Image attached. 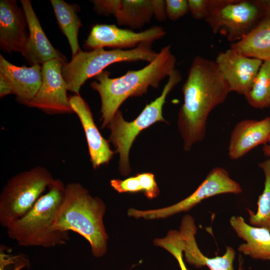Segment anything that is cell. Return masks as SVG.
Returning <instances> with one entry per match:
<instances>
[{"label":"cell","instance_id":"cb8c5ba5","mask_svg":"<svg viewBox=\"0 0 270 270\" xmlns=\"http://www.w3.org/2000/svg\"><path fill=\"white\" fill-rule=\"evenodd\" d=\"M265 180L262 192L258 196L256 212L248 209L250 224L254 226L264 227L270 230V158L259 163Z\"/></svg>","mask_w":270,"mask_h":270},{"label":"cell","instance_id":"83f0119b","mask_svg":"<svg viewBox=\"0 0 270 270\" xmlns=\"http://www.w3.org/2000/svg\"><path fill=\"white\" fill-rule=\"evenodd\" d=\"M189 12L196 20H206L213 9L216 0H188Z\"/></svg>","mask_w":270,"mask_h":270},{"label":"cell","instance_id":"836d02e7","mask_svg":"<svg viewBox=\"0 0 270 270\" xmlns=\"http://www.w3.org/2000/svg\"><path fill=\"white\" fill-rule=\"evenodd\" d=\"M262 152L264 156L270 158V144H267L264 145Z\"/></svg>","mask_w":270,"mask_h":270},{"label":"cell","instance_id":"2e32d148","mask_svg":"<svg viewBox=\"0 0 270 270\" xmlns=\"http://www.w3.org/2000/svg\"><path fill=\"white\" fill-rule=\"evenodd\" d=\"M270 140V117L261 120H244L232 130L228 147V155L232 160H238L260 144Z\"/></svg>","mask_w":270,"mask_h":270},{"label":"cell","instance_id":"3957f363","mask_svg":"<svg viewBox=\"0 0 270 270\" xmlns=\"http://www.w3.org/2000/svg\"><path fill=\"white\" fill-rule=\"evenodd\" d=\"M106 210L102 199L90 195L81 184L70 182L66 186L64 197L52 228L78 234L89 242L93 255L100 257L107 250L108 236L103 221Z\"/></svg>","mask_w":270,"mask_h":270},{"label":"cell","instance_id":"f1b7e54d","mask_svg":"<svg viewBox=\"0 0 270 270\" xmlns=\"http://www.w3.org/2000/svg\"><path fill=\"white\" fill-rule=\"evenodd\" d=\"M165 2L167 17L172 21L184 16L189 12L186 0H166Z\"/></svg>","mask_w":270,"mask_h":270},{"label":"cell","instance_id":"8992f818","mask_svg":"<svg viewBox=\"0 0 270 270\" xmlns=\"http://www.w3.org/2000/svg\"><path fill=\"white\" fill-rule=\"evenodd\" d=\"M182 78L179 70L175 68L168 76L160 95L146 104L136 118L127 122L118 110L106 126L110 132L108 142L112 144L120 155L119 170L122 175H128L131 171L129 152L138 134L156 122H166L162 116L163 106L168 94L180 82Z\"/></svg>","mask_w":270,"mask_h":270},{"label":"cell","instance_id":"4fadbf2b","mask_svg":"<svg viewBox=\"0 0 270 270\" xmlns=\"http://www.w3.org/2000/svg\"><path fill=\"white\" fill-rule=\"evenodd\" d=\"M28 22V36L21 52L22 56L32 66L43 64L52 60L62 64L66 58L54 48L46 36L29 0H21Z\"/></svg>","mask_w":270,"mask_h":270},{"label":"cell","instance_id":"8fae6325","mask_svg":"<svg viewBox=\"0 0 270 270\" xmlns=\"http://www.w3.org/2000/svg\"><path fill=\"white\" fill-rule=\"evenodd\" d=\"M165 34L164 28L158 26L136 32L119 28L114 24H97L92 28L85 46L92 50L104 47L116 49L134 48L142 42H153Z\"/></svg>","mask_w":270,"mask_h":270},{"label":"cell","instance_id":"5bb4252c","mask_svg":"<svg viewBox=\"0 0 270 270\" xmlns=\"http://www.w3.org/2000/svg\"><path fill=\"white\" fill-rule=\"evenodd\" d=\"M69 100L73 112L78 117L84 129L93 168H96L108 163L114 152L110 148L109 142L100 133L88 105L80 94L72 96Z\"/></svg>","mask_w":270,"mask_h":270},{"label":"cell","instance_id":"7a4b0ae2","mask_svg":"<svg viewBox=\"0 0 270 270\" xmlns=\"http://www.w3.org/2000/svg\"><path fill=\"white\" fill-rule=\"evenodd\" d=\"M176 62L168 45L162 48L153 61L140 70H128L116 78H110V72L108 71L96 76V80L90 86L100 98L102 128L108 126L120 106L129 97L142 96L150 86L158 88L160 82L175 69Z\"/></svg>","mask_w":270,"mask_h":270},{"label":"cell","instance_id":"4dcf8cb0","mask_svg":"<svg viewBox=\"0 0 270 270\" xmlns=\"http://www.w3.org/2000/svg\"><path fill=\"white\" fill-rule=\"evenodd\" d=\"M153 14L159 21L164 20L166 17V2L162 0H150Z\"/></svg>","mask_w":270,"mask_h":270},{"label":"cell","instance_id":"e0dca14e","mask_svg":"<svg viewBox=\"0 0 270 270\" xmlns=\"http://www.w3.org/2000/svg\"><path fill=\"white\" fill-rule=\"evenodd\" d=\"M179 232L184 242V252L188 263L197 268L207 266L210 270H234L233 262L236 253L232 247L227 246L222 256L212 258L205 256L200 250L195 238L196 227L191 216L187 214L183 218Z\"/></svg>","mask_w":270,"mask_h":270},{"label":"cell","instance_id":"e575fe53","mask_svg":"<svg viewBox=\"0 0 270 270\" xmlns=\"http://www.w3.org/2000/svg\"><path fill=\"white\" fill-rule=\"evenodd\" d=\"M242 262L240 258H239V264H238V270H242Z\"/></svg>","mask_w":270,"mask_h":270},{"label":"cell","instance_id":"6da1fadb","mask_svg":"<svg viewBox=\"0 0 270 270\" xmlns=\"http://www.w3.org/2000/svg\"><path fill=\"white\" fill-rule=\"evenodd\" d=\"M182 90L178 126L184 148L188 151L204 140L210 114L224 102L230 90L215 61L200 56L194 58Z\"/></svg>","mask_w":270,"mask_h":270},{"label":"cell","instance_id":"30bf717a","mask_svg":"<svg viewBox=\"0 0 270 270\" xmlns=\"http://www.w3.org/2000/svg\"><path fill=\"white\" fill-rule=\"evenodd\" d=\"M62 65L58 60L44 64L42 66V83L36 94L30 100L18 102L49 114L73 112L67 96L66 85L62 74Z\"/></svg>","mask_w":270,"mask_h":270},{"label":"cell","instance_id":"5b68a950","mask_svg":"<svg viewBox=\"0 0 270 270\" xmlns=\"http://www.w3.org/2000/svg\"><path fill=\"white\" fill-rule=\"evenodd\" d=\"M152 42H145L130 50L114 49L106 50L104 48L90 52L82 50L70 62L62 64V74L68 90L80 94V90L88 79L95 77L110 65L116 62L153 61L158 53L152 48Z\"/></svg>","mask_w":270,"mask_h":270},{"label":"cell","instance_id":"d6a6232c","mask_svg":"<svg viewBox=\"0 0 270 270\" xmlns=\"http://www.w3.org/2000/svg\"><path fill=\"white\" fill-rule=\"evenodd\" d=\"M265 2V16L270 20V0H264Z\"/></svg>","mask_w":270,"mask_h":270},{"label":"cell","instance_id":"ffe728a7","mask_svg":"<svg viewBox=\"0 0 270 270\" xmlns=\"http://www.w3.org/2000/svg\"><path fill=\"white\" fill-rule=\"evenodd\" d=\"M240 54L262 62H270V20L266 16L244 38L232 43Z\"/></svg>","mask_w":270,"mask_h":270},{"label":"cell","instance_id":"9a60e30c","mask_svg":"<svg viewBox=\"0 0 270 270\" xmlns=\"http://www.w3.org/2000/svg\"><path fill=\"white\" fill-rule=\"evenodd\" d=\"M23 8L15 0H0V48L5 52H21L28 34Z\"/></svg>","mask_w":270,"mask_h":270},{"label":"cell","instance_id":"44dd1931","mask_svg":"<svg viewBox=\"0 0 270 270\" xmlns=\"http://www.w3.org/2000/svg\"><path fill=\"white\" fill-rule=\"evenodd\" d=\"M50 3L58 26L68 41L74 56L81 50L78 36L82 24L77 14L78 6L62 0H50Z\"/></svg>","mask_w":270,"mask_h":270},{"label":"cell","instance_id":"f546056e","mask_svg":"<svg viewBox=\"0 0 270 270\" xmlns=\"http://www.w3.org/2000/svg\"><path fill=\"white\" fill-rule=\"evenodd\" d=\"M120 0H94V10L98 14L105 16L114 14Z\"/></svg>","mask_w":270,"mask_h":270},{"label":"cell","instance_id":"ba28073f","mask_svg":"<svg viewBox=\"0 0 270 270\" xmlns=\"http://www.w3.org/2000/svg\"><path fill=\"white\" fill-rule=\"evenodd\" d=\"M265 14L264 0H216L205 20L214 34L234 43L248 34Z\"/></svg>","mask_w":270,"mask_h":270},{"label":"cell","instance_id":"d4e9b609","mask_svg":"<svg viewBox=\"0 0 270 270\" xmlns=\"http://www.w3.org/2000/svg\"><path fill=\"white\" fill-rule=\"evenodd\" d=\"M252 107L262 109L270 106V62H264L252 87L244 96Z\"/></svg>","mask_w":270,"mask_h":270},{"label":"cell","instance_id":"484cf974","mask_svg":"<svg viewBox=\"0 0 270 270\" xmlns=\"http://www.w3.org/2000/svg\"><path fill=\"white\" fill-rule=\"evenodd\" d=\"M154 244L170 252L176 259L180 270H188L183 260L184 242L179 231L170 230L164 238L155 239Z\"/></svg>","mask_w":270,"mask_h":270},{"label":"cell","instance_id":"603a6c76","mask_svg":"<svg viewBox=\"0 0 270 270\" xmlns=\"http://www.w3.org/2000/svg\"><path fill=\"white\" fill-rule=\"evenodd\" d=\"M110 183L119 193L143 192L148 199L156 197L160 193L154 176L151 172L138 174L124 180L113 179Z\"/></svg>","mask_w":270,"mask_h":270},{"label":"cell","instance_id":"9c48e42d","mask_svg":"<svg viewBox=\"0 0 270 270\" xmlns=\"http://www.w3.org/2000/svg\"><path fill=\"white\" fill-rule=\"evenodd\" d=\"M242 192L241 186L230 177L226 170L215 167L194 192L178 202L168 207L146 210L130 208L128 214L136 218H164L188 211L207 198L224 194H238Z\"/></svg>","mask_w":270,"mask_h":270},{"label":"cell","instance_id":"7402d4cb","mask_svg":"<svg viewBox=\"0 0 270 270\" xmlns=\"http://www.w3.org/2000/svg\"><path fill=\"white\" fill-rule=\"evenodd\" d=\"M153 16L150 0H120L114 14L118 25L134 29L150 22Z\"/></svg>","mask_w":270,"mask_h":270},{"label":"cell","instance_id":"7c38bea8","mask_svg":"<svg viewBox=\"0 0 270 270\" xmlns=\"http://www.w3.org/2000/svg\"><path fill=\"white\" fill-rule=\"evenodd\" d=\"M230 92L246 96L251 89L263 62L230 48L220 52L214 60Z\"/></svg>","mask_w":270,"mask_h":270},{"label":"cell","instance_id":"4316f807","mask_svg":"<svg viewBox=\"0 0 270 270\" xmlns=\"http://www.w3.org/2000/svg\"><path fill=\"white\" fill-rule=\"evenodd\" d=\"M5 248L4 245L0 248V270H20L26 266L28 260L24 255L8 254Z\"/></svg>","mask_w":270,"mask_h":270},{"label":"cell","instance_id":"d6986e66","mask_svg":"<svg viewBox=\"0 0 270 270\" xmlns=\"http://www.w3.org/2000/svg\"><path fill=\"white\" fill-rule=\"evenodd\" d=\"M230 223L238 236L246 242L239 246V252L254 259L270 260V230L268 229L250 226L241 216H232Z\"/></svg>","mask_w":270,"mask_h":270},{"label":"cell","instance_id":"d590c367","mask_svg":"<svg viewBox=\"0 0 270 270\" xmlns=\"http://www.w3.org/2000/svg\"><path fill=\"white\" fill-rule=\"evenodd\" d=\"M268 144H270V142H269V143H268Z\"/></svg>","mask_w":270,"mask_h":270},{"label":"cell","instance_id":"1f68e13d","mask_svg":"<svg viewBox=\"0 0 270 270\" xmlns=\"http://www.w3.org/2000/svg\"><path fill=\"white\" fill-rule=\"evenodd\" d=\"M12 94V89L8 83L0 76V98Z\"/></svg>","mask_w":270,"mask_h":270},{"label":"cell","instance_id":"52a82bcc","mask_svg":"<svg viewBox=\"0 0 270 270\" xmlns=\"http://www.w3.org/2000/svg\"><path fill=\"white\" fill-rule=\"evenodd\" d=\"M46 168L38 166L8 180L0 194V224L7 228L24 216L54 180Z\"/></svg>","mask_w":270,"mask_h":270},{"label":"cell","instance_id":"277c9868","mask_svg":"<svg viewBox=\"0 0 270 270\" xmlns=\"http://www.w3.org/2000/svg\"><path fill=\"white\" fill-rule=\"evenodd\" d=\"M65 190L62 181L54 178L32 208L6 228L8 236L24 246L48 248L66 244L70 239L69 232L52 228Z\"/></svg>","mask_w":270,"mask_h":270},{"label":"cell","instance_id":"ac0fdd59","mask_svg":"<svg viewBox=\"0 0 270 270\" xmlns=\"http://www.w3.org/2000/svg\"><path fill=\"white\" fill-rule=\"evenodd\" d=\"M0 76L10 85L18 101L28 100L36 94L42 83V66H15L0 55Z\"/></svg>","mask_w":270,"mask_h":270}]
</instances>
